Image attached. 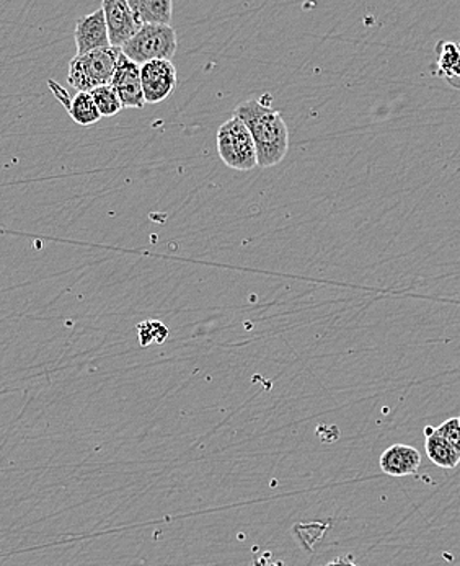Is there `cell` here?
Listing matches in <instances>:
<instances>
[{"label":"cell","instance_id":"obj_16","mask_svg":"<svg viewBox=\"0 0 460 566\" xmlns=\"http://www.w3.org/2000/svg\"><path fill=\"white\" fill-rule=\"evenodd\" d=\"M325 566H358V564H356L352 555H348V557L336 558V560L330 562V564Z\"/></svg>","mask_w":460,"mask_h":566},{"label":"cell","instance_id":"obj_12","mask_svg":"<svg viewBox=\"0 0 460 566\" xmlns=\"http://www.w3.org/2000/svg\"><path fill=\"white\" fill-rule=\"evenodd\" d=\"M66 109L74 123L81 126H92L102 119L94 98L87 92H77V95L69 101Z\"/></svg>","mask_w":460,"mask_h":566},{"label":"cell","instance_id":"obj_11","mask_svg":"<svg viewBox=\"0 0 460 566\" xmlns=\"http://www.w3.org/2000/svg\"><path fill=\"white\" fill-rule=\"evenodd\" d=\"M425 438H427L425 449H427L429 461L432 464L446 470H452L459 465L460 458L458 452L454 451V448L442 436L436 433L435 428H425Z\"/></svg>","mask_w":460,"mask_h":566},{"label":"cell","instance_id":"obj_3","mask_svg":"<svg viewBox=\"0 0 460 566\" xmlns=\"http://www.w3.org/2000/svg\"><path fill=\"white\" fill-rule=\"evenodd\" d=\"M178 38L174 27L144 25L122 48V53L137 66L153 61H171L177 53Z\"/></svg>","mask_w":460,"mask_h":566},{"label":"cell","instance_id":"obj_4","mask_svg":"<svg viewBox=\"0 0 460 566\" xmlns=\"http://www.w3.org/2000/svg\"><path fill=\"white\" fill-rule=\"evenodd\" d=\"M218 153L222 163L239 171L259 167L252 134L237 116L229 118L218 132Z\"/></svg>","mask_w":460,"mask_h":566},{"label":"cell","instance_id":"obj_15","mask_svg":"<svg viewBox=\"0 0 460 566\" xmlns=\"http://www.w3.org/2000/svg\"><path fill=\"white\" fill-rule=\"evenodd\" d=\"M436 433L442 436L449 444L454 448V451L458 452L460 458V423L459 418H449L445 423L439 424L438 428H435Z\"/></svg>","mask_w":460,"mask_h":566},{"label":"cell","instance_id":"obj_13","mask_svg":"<svg viewBox=\"0 0 460 566\" xmlns=\"http://www.w3.org/2000/svg\"><path fill=\"white\" fill-rule=\"evenodd\" d=\"M91 95L94 98L95 105H97L102 118H112V116L118 115L123 109V103L112 85H102V87L92 91Z\"/></svg>","mask_w":460,"mask_h":566},{"label":"cell","instance_id":"obj_5","mask_svg":"<svg viewBox=\"0 0 460 566\" xmlns=\"http://www.w3.org/2000/svg\"><path fill=\"white\" fill-rule=\"evenodd\" d=\"M177 81V67L171 61H153L140 66L144 101L149 105H157L170 97Z\"/></svg>","mask_w":460,"mask_h":566},{"label":"cell","instance_id":"obj_14","mask_svg":"<svg viewBox=\"0 0 460 566\" xmlns=\"http://www.w3.org/2000/svg\"><path fill=\"white\" fill-rule=\"evenodd\" d=\"M137 336H139L140 346H149L153 345V343L163 345L165 339L168 338V328L163 322H140V324L137 325Z\"/></svg>","mask_w":460,"mask_h":566},{"label":"cell","instance_id":"obj_1","mask_svg":"<svg viewBox=\"0 0 460 566\" xmlns=\"http://www.w3.org/2000/svg\"><path fill=\"white\" fill-rule=\"evenodd\" d=\"M273 97L263 95L249 98L236 106L233 116L240 119L252 134L259 167L268 168L283 163L290 149V129L283 115L271 106Z\"/></svg>","mask_w":460,"mask_h":566},{"label":"cell","instance_id":"obj_7","mask_svg":"<svg viewBox=\"0 0 460 566\" xmlns=\"http://www.w3.org/2000/svg\"><path fill=\"white\" fill-rule=\"evenodd\" d=\"M113 88L118 94L123 108H144L143 82H140V66L133 63L132 60L119 54L118 64H116L115 75L112 81Z\"/></svg>","mask_w":460,"mask_h":566},{"label":"cell","instance_id":"obj_6","mask_svg":"<svg viewBox=\"0 0 460 566\" xmlns=\"http://www.w3.org/2000/svg\"><path fill=\"white\" fill-rule=\"evenodd\" d=\"M108 29L109 46L122 50L139 32L140 25L126 0H105L102 3Z\"/></svg>","mask_w":460,"mask_h":566},{"label":"cell","instance_id":"obj_17","mask_svg":"<svg viewBox=\"0 0 460 566\" xmlns=\"http://www.w3.org/2000/svg\"><path fill=\"white\" fill-rule=\"evenodd\" d=\"M253 566H286L284 562L278 560V562H263L259 560L253 564Z\"/></svg>","mask_w":460,"mask_h":566},{"label":"cell","instance_id":"obj_8","mask_svg":"<svg viewBox=\"0 0 460 566\" xmlns=\"http://www.w3.org/2000/svg\"><path fill=\"white\" fill-rule=\"evenodd\" d=\"M74 38L77 56L109 48L108 29H106L105 12L102 7L77 20Z\"/></svg>","mask_w":460,"mask_h":566},{"label":"cell","instance_id":"obj_9","mask_svg":"<svg viewBox=\"0 0 460 566\" xmlns=\"http://www.w3.org/2000/svg\"><path fill=\"white\" fill-rule=\"evenodd\" d=\"M379 465L386 475H415L421 465V454L414 446L394 444L383 452Z\"/></svg>","mask_w":460,"mask_h":566},{"label":"cell","instance_id":"obj_10","mask_svg":"<svg viewBox=\"0 0 460 566\" xmlns=\"http://www.w3.org/2000/svg\"><path fill=\"white\" fill-rule=\"evenodd\" d=\"M128 6L140 27H170L174 17L171 0H128Z\"/></svg>","mask_w":460,"mask_h":566},{"label":"cell","instance_id":"obj_2","mask_svg":"<svg viewBox=\"0 0 460 566\" xmlns=\"http://www.w3.org/2000/svg\"><path fill=\"white\" fill-rule=\"evenodd\" d=\"M119 54L122 50L109 46L92 51L84 56H75L69 64V85L77 92L91 94L102 85L112 84Z\"/></svg>","mask_w":460,"mask_h":566},{"label":"cell","instance_id":"obj_18","mask_svg":"<svg viewBox=\"0 0 460 566\" xmlns=\"http://www.w3.org/2000/svg\"><path fill=\"white\" fill-rule=\"evenodd\" d=\"M459 423H460V417H459Z\"/></svg>","mask_w":460,"mask_h":566}]
</instances>
